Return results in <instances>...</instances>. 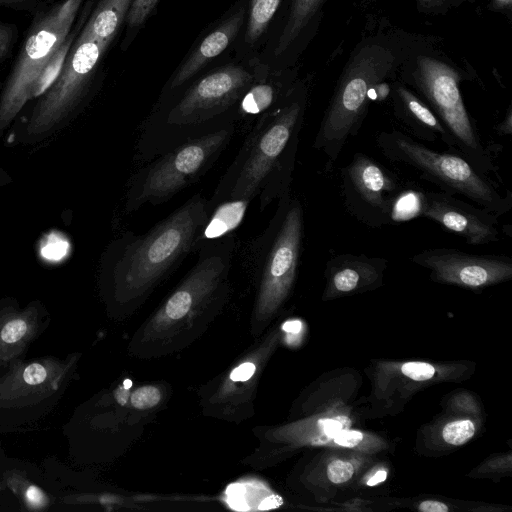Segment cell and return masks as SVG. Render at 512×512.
Wrapping results in <instances>:
<instances>
[{
    "mask_svg": "<svg viewBox=\"0 0 512 512\" xmlns=\"http://www.w3.org/2000/svg\"><path fill=\"white\" fill-rule=\"evenodd\" d=\"M133 0H97L82 31L108 46L124 24Z\"/></svg>",
    "mask_w": 512,
    "mask_h": 512,
    "instance_id": "22",
    "label": "cell"
},
{
    "mask_svg": "<svg viewBox=\"0 0 512 512\" xmlns=\"http://www.w3.org/2000/svg\"><path fill=\"white\" fill-rule=\"evenodd\" d=\"M339 187L346 211L370 228L394 222L397 203L406 191L389 168L363 152L340 168Z\"/></svg>",
    "mask_w": 512,
    "mask_h": 512,
    "instance_id": "12",
    "label": "cell"
},
{
    "mask_svg": "<svg viewBox=\"0 0 512 512\" xmlns=\"http://www.w3.org/2000/svg\"><path fill=\"white\" fill-rule=\"evenodd\" d=\"M247 2L235 0L223 15L198 36L164 84L159 96L174 93L212 64L230 56L245 20Z\"/></svg>",
    "mask_w": 512,
    "mask_h": 512,
    "instance_id": "14",
    "label": "cell"
},
{
    "mask_svg": "<svg viewBox=\"0 0 512 512\" xmlns=\"http://www.w3.org/2000/svg\"><path fill=\"white\" fill-rule=\"evenodd\" d=\"M42 0H0V7L34 15L43 5Z\"/></svg>",
    "mask_w": 512,
    "mask_h": 512,
    "instance_id": "32",
    "label": "cell"
},
{
    "mask_svg": "<svg viewBox=\"0 0 512 512\" xmlns=\"http://www.w3.org/2000/svg\"><path fill=\"white\" fill-rule=\"evenodd\" d=\"M401 372L414 381H426L434 377L436 369L426 362L410 361L402 364Z\"/></svg>",
    "mask_w": 512,
    "mask_h": 512,
    "instance_id": "30",
    "label": "cell"
},
{
    "mask_svg": "<svg viewBox=\"0 0 512 512\" xmlns=\"http://www.w3.org/2000/svg\"><path fill=\"white\" fill-rule=\"evenodd\" d=\"M418 509L423 512H447L449 507L440 501L427 500L419 504Z\"/></svg>",
    "mask_w": 512,
    "mask_h": 512,
    "instance_id": "35",
    "label": "cell"
},
{
    "mask_svg": "<svg viewBox=\"0 0 512 512\" xmlns=\"http://www.w3.org/2000/svg\"><path fill=\"white\" fill-rule=\"evenodd\" d=\"M158 2L159 0L132 1L124 21L125 33L120 45L122 51H126L132 44L148 18L155 11Z\"/></svg>",
    "mask_w": 512,
    "mask_h": 512,
    "instance_id": "24",
    "label": "cell"
},
{
    "mask_svg": "<svg viewBox=\"0 0 512 512\" xmlns=\"http://www.w3.org/2000/svg\"><path fill=\"white\" fill-rule=\"evenodd\" d=\"M269 73L257 58L228 57L174 93L159 96L141 126L134 160L144 164L185 141L236 125L242 96Z\"/></svg>",
    "mask_w": 512,
    "mask_h": 512,
    "instance_id": "1",
    "label": "cell"
},
{
    "mask_svg": "<svg viewBox=\"0 0 512 512\" xmlns=\"http://www.w3.org/2000/svg\"><path fill=\"white\" fill-rule=\"evenodd\" d=\"M295 82L290 68L270 72L265 79L255 81L239 102L238 122H254L258 116L284 99Z\"/></svg>",
    "mask_w": 512,
    "mask_h": 512,
    "instance_id": "21",
    "label": "cell"
},
{
    "mask_svg": "<svg viewBox=\"0 0 512 512\" xmlns=\"http://www.w3.org/2000/svg\"><path fill=\"white\" fill-rule=\"evenodd\" d=\"M397 60L392 46L370 43L358 51L344 71L313 142V148L326 158V171L338 160L349 138L358 134L371 92L393 72Z\"/></svg>",
    "mask_w": 512,
    "mask_h": 512,
    "instance_id": "7",
    "label": "cell"
},
{
    "mask_svg": "<svg viewBox=\"0 0 512 512\" xmlns=\"http://www.w3.org/2000/svg\"><path fill=\"white\" fill-rule=\"evenodd\" d=\"M22 376L27 384L38 385L45 381L47 377V371L41 364L32 363L25 368Z\"/></svg>",
    "mask_w": 512,
    "mask_h": 512,
    "instance_id": "33",
    "label": "cell"
},
{
    "mask_svg": "<svg viewBox=\"0 0 512 512\" xmlns=\"http://www.w3.org/2000/svg\"><path fill=\"white\" fill-rule=\"evenodd\" d=\"M277 337V333L267 337L255 349L246 353L243 359L238 360L226 376H222L203 392V407L207 414L230 420L245 418L246 411L252 407L262 368Z\"/></svg>",
    "mask_w": 512,
    "mask_h": 512,
    "instance_id": "15",
    "label": "cell"
},
{
    "mask_svg": "<svg viewBox=\"0 0 512 512\" xmlns=\"http://www.w3.org/2000/svg\"><path fill=\"white\" fill-rule=\"evenodd\" d=\"M410 82L448 130L457 152L480 173L499 177L491 148L484 144L464 105L458 73L434 58L420 57Z\"/></svg>",
    "mask_w": 512,
    "mask_h": 512,
    "instance_id": "10",
    "label": "cell"
},
{
    "mask_svg": "<svg viewBox=\"0 0 512 512\" xmlns=\"http://www.w3.org/2000/svg\"><path fill=\"white\" fill-rule=\"evenodd\" d=\"M28 331L27 322L22 318H15L7 322L1 330V339L10 344L22 339Z\"/></svg>",
    "mask_w": 512,
    "mask_h": 512,
    "instance_id": "31",
    "label": "cell"
},
{
    "mask_svg": "<svg viewBox=\"0 0 512 512\" xmlns=\"http://www.w3.org/2000/svg\"><path fill=\"white\" fill-rule=\"evenodd\" d=\"M493 2L497 8L510 7L511 5V0H493Z\"/></svg>",
    "mask_w": 512,
    "mask_h": 512,
    "instance_id": "39",
    "label": "cell"
},
{
    "mask_svg": "<svg viewBox=\"0 0 512 512\" xmlns=\"http://www.w3.org/2000/svg\"><path fill=\"white\" fill-rule=\"evenodd\" d=\"M208 199L194 194L143 234L128 231L108 250L106 281L122 314H132L191 252L208 218Z\"/></svg>",
    "mask_w": 512,
    "mask_h": 512,
    "instance_id": "3",
    "label": "cell"
},
{
    "mask_svg": "<svg viewBox=\"0 0 512 512\" xmlns=\"http://www.w3.org/2000/svg\"><path fill=\"white\" fill-rule=\"evenodd\" d=\"M329 446L355 449L365 452H375L384 446L377 437L349 427L339 430L332 438Z\"/></svg>",
    "mask_w": 512,
    "mask_h": 512,
    "instance_id": "25",
    "label": "cell"
},
{
    "mask_svg": "<svg viewBox=\"0 0 512 512\" xmlns=\"http://www.w3.org/2000/svg\"><path fill=\"white\" fill-rule=\"evenodd\" d=\"M26 498L30 504L39 506L43 503L44 495L37 487L31 486L26 491Z\"/></svg>",
    "mask_w": 512,
    "mask_h": 512,
    "instance_id": "37",
    "label": "cell"
},
{
    "mask_svg": "<svg viewBox=\"0 0 512 512\" xmlns=\"http://www.w3.org/2000/svg\"><path fill=\"white\" fill-rule=\"evenodd\" d=\"M376 144L388 160L409 167L440 191L463 196L498 217L512 209L511 191H503L496 181L477 171L458 153L435 151L396 129L381 131Z\"/></svg>",
    "mask_w": 512,
    "mask_h": 512,
    "instance_id": "6",
    "label": "cell"
},
{
    "mask_svg": "<svg viewBox=\"0 0 512 512\" xmlns=\"http://www.w3.org/2000/svg\"><path fill=\"white\" fill-rule=\"evenodd\" d=\"M236 125L193 138L144 163L129 179L124 210L165 203L203 177L230 143Z\"/></svg>",
    "mask_w": 512,
    "mask_h": 512,
    "instance_id": "8",
    "label": "cell"
},
{
    "mask_svg": "<svg viewBox=\"0 0 512 512\" xmlns=\"http://www.w3.org/2000/svg\"><path fill=\"white\" fill-rule=\"evenodd\" d=\"M388 261L365 254L341 253L326 261L327 298L360 292L382 284Z\"/></svg>",
    "mask_w": 512,
    "mask_h": 512,
    "instance_id": "18",
    "label": "cell"
},
{
    "mask_svg": "<svg viewBox=\"0 0 512 512\" xmlns=\"http://www.w3.org/2000/svg\"><path fill=\"white\" fill-rule=\"evenodd\" d=\"M475 424L468 419H460L447 423L442 429L443 440L453 446L469 441L475 434Z\"/></svg>",
    "mask_w": 512,
    "mask_h": 512,
    "instance_id": "26",
    "label": "cell"
},
{
    "mask_svg": "<svg viewBox=\"0 0 512 512\" xmlns=\"http://www.w3.org/2000/svg\"><path fill=\"white\" fill-rule=\"evenodd\" d=\"M393 110L396 119L406 127L413 138L432 143L441 141L449 151L458 153L450 133L435 113L403 85L395 86Z\"/></svg>",
    "mask_w": 512,
    "mask_h": 512,
    "instance_id": "19",
    "label": "cell"
},
{
    "mask_svg": "<svg viewBox=\"0 0 512 512\" xmlns=\"http://www.w3.org/2000/svg\"><path fill=\"white\" fill-rule=\"evenodd\" d=\"M283 0H248L245 20L233 46L234 58L256 59L263 48Z\"/></svg>",
    "mask_w": 512,
    "mask_h": 512,
    "instance_id": "20",
    "label": "cell"
},
{
    "mask_svg": "<svg viewBox=\"0 0 512 512\" xmlns=\"http://www.w3.org/2000/svg\"><path fill=\"white\" fill-rule=\"evenodd\" d=\"M249 204L243 200H230L212 208L200 233L198 246L202 242L232 234L244 220Z\"/></svg>",
    "mask_w": 512,
    "mask_h": 512,
    "instance_id": "23",
    "label": "cell"
},
{
    "mask_svg": "<svg viewBox=\"0 0 512 512\" xmlns=\"http://www.w3.org/2000/svg\"><path fill=\"white\" fill-rule=\"evenodd\" d=\"M495 131L500 136L510 135L512 133V110L507 109L504 119L496 126Z\"/></svg>",
    "mask_w": 512,
    "mask_h": 512,
    "instance_id": "36",
    "label": "cell"
},
{
    "mask_svg": "<svg viewBox=\"0 0 512 512\" xmlns=\"http://www.w3.org/2000/svg\"><path fill=\"white\" fill-rule=\"evenodd\" d=\"M161 400L162 392L156 385L141 386L130 396L131 405L138 410L155 408Z\"/></svg>",
    "mask_w": 512,
    "mask_h": 512,
    "instance_id": "27",
    "label": "cell"
},
{
    "mask_svg": "<svg viewBox=\"0 0 512 512\" xmlns=\"http://www.w3.org/2000/svg\"><path fill=\"white\" fill-rule=\"evenodd\" d=\"M304 237V210L291 188L279 198L266 228L251 245L255 285L251 330L261 335L296 282Z\"/></svg>",
    "mask_w": 512,
    "mask_h": 512,
    "instance_id": "5",
    "label": "cell"
},
{
    "mask_svg": "<svg viewBox=\"0 0 512 512\" xmlns=\"http://www.w3.org/2000/svg\"><path fill=\"white\" fill-rule=\"evenodd\" d=\"M17 39V26L0 20V63L11 55Z\"/></svg>",
    "mask_w": 512,
    "mask_h": 512,
    "instance_id": "29",
    "label": "cell"
},
{
    "mask_svg": "<svg viewBox=\"0 0 512 512\" xmlns=\"http://www.w3.org/2000/svg\"><path fill=\"white\" fill-rule=\"evenodd\" d=\"M387 478V471L384 469L378 470L376 473H374L370 478L367 480L368 486H375L383 481H385Z\"/></svg>",
    "mask_w": 512,
    "mask_h": 512,
    "instance_id": "38",
    "label": "cell"
},
{
    "mask_svg": "<svg viewBox=\"0 0 512 512\" xmlns=\"http://www.w3.org/2000/svg\"><path fill=\"white\" fill-rule=\"evenodd\" d=\"M84 2H45L32 15L25 39L0 94V131L10 124L29 100L32 83L72 29Z\"/></svg>",
    "mask_w": 512,
    "mask_h": 512,
    "instance_id": "9",
    "label": "cell"
},
{
    "mask_svg": "<svg viewBox=\"0 0 512 512\" xmlns=\"http://www.w3.org/2000/svg\"><path fill=\"white\" fill-rule=\"evenodd\" d=\"M108 48L81 30L61 73L35 105L28 133L41 134L56 127L88 101Z\"/></svg>",
    "mask_w": 512,
    "mask_h": 512,
    "instance_id": "11",
    "label": "cell"
},
{
    "mask_svg": "<svg viewBox=\"0 0 512 512\" xmlns=\"http://www.w3.org/2000/svg\"><path fill=\"white\" fill-rule=\"evenodd\" d=\"M235 246L233 234L199 244L191 269L134 334L130 354L174 353L204 332L228 300Z\"/></svg>",
    "mask_w": 512,
    "mask_h": 512,
    "instance_id": "2",
    "label": "cell"
},
{
    "mask_svg": "<svg viewBox=\"0 0 512 512\" xmlns=\"http://www.w3.org/2000/svg\"><path fill=\"white\" fill-rule=\"evenodd\" d=\"M67 246L63 239L52 238L42 248V254L48 259H60L65 254Z\"/></svg>",
    "mask_w": 512,
    "mask_h": 512,
    "instance_id": "34",
    "label": "cell"
},
{
    "mask_svg": "<svg viewBox=\"0 0 512 512\" xmlns=\"http://www.w3.org/2000/svg\"><path fill=\"white\" fill-rule=\"evenodd\" d=\"M307 89L296 81L278 104L253 122L238 153L208 199V211L230 200L250 203L259 196L263 211L291 188Z\"/></svg>",
    "mask_w": 512,
    "mask_h": 512,
    "instance_id": "4",
    "label": "cell"
},
{
    "mask_svg": "<svg viewBox=\"0 0 512 512\" xmlns=\"http://www.w3.org/2000/svg\"><path fill=\"white\" fill-rule=\"evenodd\" d=\"M356 471L354 463L346 459H334L327 466V477L335 484L350 480Z\"/></svg>",
    "mask_w": 512,
    "mask_h": 512,
    "instance_id": "28",
    "label": "cell"
},
{
    "mask_svg": "<svg viewBox=\"0 0 512 512\" xmlns=\"http://www.w3.org/2000/svg\"><path fill=\"white\" fill-rule=\"evenodd\" d=\"M410 261L429 270L431 279L436 282L470 289L488 287L512 277V259L505 255L430 248L413 255Z\"/></svg>",
    "mask_w": 512,
    "mask_h": 512,
    "instance_id": "13",
    "label": "cell"
},
{
    "mask_svg": "<svg viewBox=\"0 0 512 512\" xmlns=\"http://www.w3.org/2000/svg\"><path fill=\"white\" fill-rule=\"evenodd\" d=\"M322 0H291L282 25L271 26L267 40L257 56L269 72L289 68L297 57L301 39Z\"/></svg>",
    "mask_w": 512,
    "mask_h": 512,
    "instance_id": "17",
    "label": "cell"
},
{
    "mask_svg": "<svg viewBox=\"0 0 512 512\" xmlns=\"http://www.w3.org/2000/svg\"><path fill=\"white\" fill-rule=\"evenodd\" d=\"M416 214L456 233L470 245L500 240L498 216L455 195L443 191H421Z\"/></svg>",
    "mask_w": 512,
    "mask_h": 512,
    "instance_id": "16",
    "label": "cell"
}]
</instances>
